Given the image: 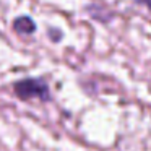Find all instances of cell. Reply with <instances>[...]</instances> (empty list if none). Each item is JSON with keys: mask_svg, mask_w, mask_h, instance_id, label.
Wrapping results in <instances>:
<instances>
[{"mask_svg": "<svg viewBox=\"0 0 151 151\" xmlns=\"http://www.w3.org/2000/svg\"><path fill=\"white\" fill-rule=\"evenodd\" d=\"M15 94L20 99H23V101L34 99V98H39L42 101H49L50 98L46 81L39 78H26V80L15 83Z\"/></svg>", "mask_w": 151, "mask_h": 151, "instance_id": "cell-1", "label": "cell"}, {"mask_svg": "<svg viewBox=\"0 0 151 151\" xmlns=\"http://www.w3.org/2000/svg\"><path fill=\"white\" fill-rule=\"evenodd\" d=\"M13 29L17 31L18 34H31L36 31V24L31 20L29 17H20L15 20L13 23Z\"/></svg>", "mask_w": 151, "mask_h": 151, "instance_id": "cell-2", "label": "cell"}, {"mask_svg": "<svg viewBox=\"0 0 151 151\" xmlns=\"http://www.w3.org/2000/svg\"><path fill=\"white\" fill-rule=\"evenodd\" d=\"M135 2H138V4H145L151 10V0H135Z\"/></svg>", "mask_w": 151, "mask_h": 151, "instance_id": "cell-3", "label": "cell"}]
</instances>
